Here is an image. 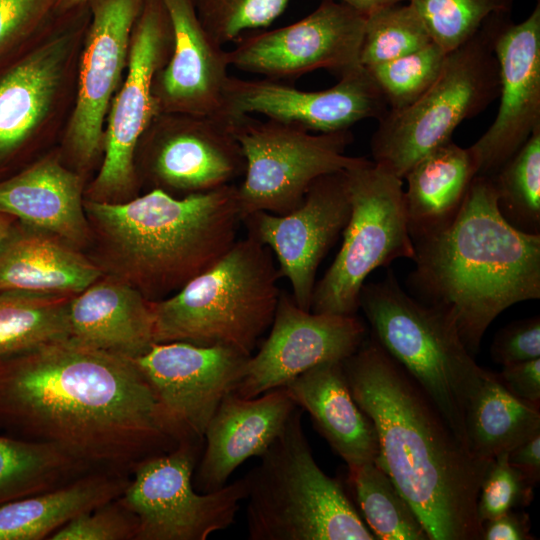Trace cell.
Here are the masks:
<instances>
[{
    "mask_svg": "<svg viewBox=\"0 0 540 540\" xmlns=\"http://www.w3.org/2000/svg\"><path fill=\"white\" fill-rule=\"evenodd\" d=\"M344 171L316 179L302 202L286 214L259 211L242 221L248 235L275 254L281 277L291 285L292 298L305 310L311 309L317 269L350 216Z\"/></svg>",
    "mask_w": 540,
    "mask_h": 540,
    "instance_id": "cell-16",
    "label": "cell"
},
{
    "mask_svg": "<svg viewBox=\"0 0 540 540\" xmlns=\"http://www.w3.org/2000/svg\"><path fill=\"white\" fill-rule=\"evenodd\" d=\"M533 487L508 461V452L497 455L488 465L477 501V518L482 525L510 510L527 506Z\"/></svg>",
    "mask_w": 540,
    "mask_h": 540,
    "instance_id": "cell-40",
    "label": "cell"
},
{
    "mask_svg": "<svg viewBox=\"0 0 540 540\" xmlns=\"http://www.w3.org/2000/svg\"><path fill=\"white\" fill-rule=\"evenodd\" d=\"M141 140L146 177L173 196L211 191L245 173L241 146L222 117L160 112Z\"/></svg>",
    "mask_w": 540,
    "mask_h": 540,
    "instance_id": "cell-15",
    "label": "cell"
},
{
    "mask_svg": "<svg viewBox=\"0 0 540 540\" xmlns=\"http://www.w3.org/2000/svg\"><path fill=\"white\" fill-rule=\"evenodd\" d=\"M0 213L76 248L89 240L82 180L54 156L0 180Z\"/></svg>",
    "mask_w": 540,
    "mask_h": 540,
    "instance_id": "cell-24",
    "label": "cell"
},
{
    "mask_svg": "<svg viewBox=\"0 0 540 540\" xmlns=\"http://www.w3.org/2000/svg\"><path fill=\"white\" fill-rule=\"evenodd\" d=\"M88 21L85 6L52 35L0 65V180L24 167L56 107L74 44Z\"/></svg>",
    "mask_w": 540,
    "mask_h": 540,
    "instance_id": "cell-13",
    "label": "cell"
},
{
    "mask_svg": "<svg viewBox=\"0 0 540 540\" xmlns=\"http://www.w3.org/2000/svg\"><path fill=\"white\" fill-rule=\"evenodd\" d=\"M246 475L250 540H375L343 486L314 459L297 407Z\"/></svg>",
    "mask_w": 540,
    "mask_h": 540,
    "instance_id": "cell-6",
    "label": "cell"
},
{
    "mask_svg": "<svg viewBox=\"0 0 540 540\" xmlns=\"http://www.w3.org/2000/svg\"><path fill=\"white\" fill-rule=\"evenodd\" d=\"M477 168L469 148L451 140L424 155L408 171L404 207L412 241L435 234L458 215Z\"/></svg>",
    "mask_w": 540,
    "mask_h": 540,
    "instance_id": "cell-28",
    "label": "cell"
},
{
    "mask_svg": "<svg viewBox=\"0 0 540 540\" xmlns=\"http://www.w3.org/2000/svg\"><path fill=\"white\" fill-rule=\"evenodd\" d=\"M113 473L77 477L50 490L0 505V540H40L80 514L117 499L129 484Z\"/></svg>",
    "mask_w": 540,
    "mask_h": 540,
    "instance_id": "cell-29",
    "label": "cell"
},
{
    "mask_svg": "<svg viewBox=\"0 0 540 540\" xmlns=\"http://www.w3.org/2000/svg\"><path fill=\"white\" fill-rule=\"evenodd\" d=\"M19 221L11 215L0 213V247L13 234Z\"/></svg>",
    "mask_w": 540,
    "mask_h": 540,
    "instance_id": "cell-47",
    "label": "cell"
},
{
    "mask_svg": "<svg viewBox=\"0 0 540 540\" xmlns=\"http://www.w3.org/2000/svg\"><path fill=\"white\" fill-rule=\"evenodd\" d=\"M529 515L524 511L510 510L483 524L482 537L484 540H530L534 539L529 533Z\"/></svg>",
    "mask_w": 540,
    "mask_h": 540,
    "instance_id": "cell-44",
    "label": "cell"
},
{
    "mask_svg": "<svg viewBox=\"0 0 540 540\" xmlns=\"http://www.w3.org/2000/svg\"><path fill=\"white\" fill-rule=\"evenodd\" d=\"M508 461L530 485L535 486L540 479V433L510 450Z\"/></svg>",
    "mask_w": 540,
    "mask_h": 540,
    "instance_id": "cell-45",
    "label": "cell"
},
{
    "mask_svg": "<svg viewBox=\"0 0 540 540\" xmlns=\"http://www.w3.org/2000/svg\"><path fill=\"white\" fill-rule=\"evenodd\" d=\"M359 308L372 336L423 389L467 447L466 409L485 369L477 365L453 324L408 294L392 271L379 282L364 284Z\"/></svg>",
    "mask_w": 540,
    "mask_h": 540,
    "instance_id": "cell-7",
    "label": "cell"
},
{
    "mask_svg": "<svg viewBox=\"0 0 540 540\" xmlns=\"http://www.w3.org/2000/svg\"><path fill=\"white\" fill-rule=\"evenodd\" d=\"M490 178L501 216L521 232L540 234V127Z\"/></svg>",
    "mask_w": 540,
    "mask_h": 540,
    "instance_id": "cell-34",
    "label": "cell"
},
{
    "mask_svg": "<svg viewBox=\"0 0 540 540\" xmlns=\"http://www.w3.org/2000/svg\"><path fill=\"white\" fill-rule=\"evenodd\" d=\"M203 441L187 439L143 459L118 497L137 519L135 540H206L230 527L246 499L245 476L212 492H196L193 475Z\"/></svg>",
    "mask_w": 540,
    "mask_h": 540,
    "instance_id": "cell-11",
    "label": "cell"
},
{
    "mask_svg": "<svg viewBox=\"0 0 540 540\" xmlns=\"http://www.w3.org/2000/svg\"><path fill=\"white\" fill-rule=\"evenodd\" d=\"M173 47V29L162 0H146L133 27L125 80L114 95L103 139V162L89 188L94 201L116 202L137 185L140 140L160 113L153 93L158 71Z\"/></svg>",
    "mask_w": 540,
    "mask_h": 540,
    "instance_id": "cell-12",
    "label": "cell"
},
{
    "mask_svg": "<svg viewBox=\"0 0 540 540\" xmlns=\"http://www.w3.org/2000/svg\"><path fill=\"white\" fill-rule=\"evenodd\" d=\"M344 3L360 13L368 16L369 14L397 3H402L407 0H333Z\"/></svg>",
    "mask_w": 540,
    "mask_h": 540,
    "instance_id": "cell-46",
    "label": "cell"
},
{
    "mask_svg": "<svg viewBox=\"0 0 540 540\" xmlns=\"http://www.w3.org/2000/svg\"><path fill=\"white\" fill-rule=\"evenodd\" d=\"M494 362L506 366L540 358V318L517 320L501 328L490 348Z\"/></svg>",
    "mask_w": 540,
    "mask_h": 540,
    "instance_id": "cell-42",
    "label": "cell"
},
{
    "mask_svg": "<svg viewBox=\"0 0 540 540\" xmlns=\"http://www.w3.org/2000/svg\"><path fill=\"white\" fill-rule=\"evenodd\" d=\"M413 244L414 297L440 311L472 355L500 313L540 298V234L501 216L490 177L476 175L453 222Z\"/></svg>",
    "mask_w": 540,
    "mask_h": 540,
    "instance_id": "cell-3",
    "label": "cell"
},
{
    "mask_svg": "<svg viewBox=\"0 0 540 540\" xmlns=\"http://www.w3.org/2000/svg\"><path fill=\"white\" fill-rule=\"evenodd\" d=\"M137 519L117 499L70 520L51 540H135Z\"/></svg>",
    "mask_w": 540,
    "mask_h": 540,
    "instance_id": "cell-41",
    "label": "cell"
},
{
    "mask_svg": "<svg viewBox=\"0 0 540 540\" xmlns=\"http://www.w3.org/2000/svg\"><path fill=\"white\" fill-rule=\"evenodd\" d=\"M102 277L71 299L70 337L135 359L155 344L151 301L119 276Z\"/></svg>",
    "mask_w": 540,
    "mask_h": 540,
    "instance_id": "cell-25",
    "label": "cell"
},
{
    "mask_svg": "<svg viewBox=\"0 0 540 540\" xmlns=\"http://www.w3.org/2000/svg\"><path fill=\"white\" fill-rule=\"evenodd\" d=\"M210 37L224 46L248 31L266 28L286 9L289 0H191Z\"/></svg>",
    "mask_w": 540,
    "mask_h": 540,
    "instance_id": "cell-38",
    "label": "cell"
},
{
    "mask_svg": "<svg viewBox=\"0 0 540 540\" xmlns=\"http://www.w3.org/2000/svg\"><path fill=\"white\" fill-rule=\"evenodd\" d=\"M512 12L490 15L465 43L447 53L429 88L412 104L388 110L371 138L373 162L404 179L424 155L451 140L457 126L499 96L496 36Z\"/></svg>",
    "mask_w": 540,
    "mask_h": 540,
    "instance_id": "cell-8",
    "label": "cell"
},
{
    "mask_svg": "<svg viewBox=\"0 0 540 540\" xmlns=\"http://www.w3.org/2000/svg\"><path fill=\"white\" fill-rule=\"evenodd\" d=\"M431 42L423 20L409 2L390 5L366 16L360 64L370 67L388 62Z\"/></svg>",
    "mask_w": 540,
    "mask_h": 540,
    "instance_id": "cell-35",
    "label": "cell"
},
{
    "mask_svg": "<svg viewBox=\"0 0 540 540\" xmlns=\"http://www.w3.org/2000/svg\"><path fill=\"white\" fill-rule=\"evenodd\" d=\"M447 53L431 42L388 62L364 67L380 89L388 110L403 109L416 101L439 74Z\"/></svg>",
    "mask_w": 540,
    "mask_h": 540,
    "instance_id": "cell-37",
    "label": "cell"
},
{
    "mask_svg": "<svg viewBox=\"0 0 540 540\" xmlns=\"http://www.w3.org/2000/svg\"><path fill=\"white\" fill-rule=\"evenodd\" d=\"M432 42L446 53L469 40L494 13L512 12L514 0H407Z\"/></svg>",
    "mask_w": 540,
    "mask_h": 540,
    "instance_id": "cell-36",
    "label": "cell"
},
{
    "mask_svg": "<svg viewBox=\"0 0 540 540\" xmlns=\"http://www.w3.org/2000/svg\"><path fill=\"white\" fill-rule=\"evenodd\" d=\"M297 407L285 386L248 399L226 395L205 430L194 488L206 493L225 486L244 461L266 451Z\"/></svg>",
    "mask_w": 540,
    "mask_h": 540,
    "instance_id": "cell-23",
    "label": "cell"
},
{
    "mask_svg": "<svg viewBox=\"0 0 540 540\" xmlns=\"http://www.w3.org/2000/svg\"><path fill=\"white\" fill-rule=\"evenodd\" d=\"M60 0H0V65L38 40L62 16Z\"/></svg>",
    "mask_w": 540,
    "mask_h": 540,
    "instance_id": "cell-39",
    "label": "cell"
},
{
    "mask_svg": "<svg viewBox=\"0 0 540 540\" xmlns=\"http://www.w3.org/2000/svg\"><path fill=\"white\" fill-rule=\"evenodd\" d=\"M146 0H87L89 21L66 142L82 164L103 151L104 122L127 68L131 35Z\"/></svg>",
    "mask_w": 540,
    "mask_h": 540,
    "instance_id": "cell-18",
    "label": "cell"
},
{
    "mask_svg": "<svg viewBox=\"0 0 540 540\" xmlns=\"http://www.w3.org/2000/svg\"><path fill=\"white\" fill-rule=\"evenodd\" d=\"M173 29V47L153 83L160 112L221 117L230 78L227 51L203 28L191 0H162Z\"/></svg>",
    "mask_w": 540,
    "mask_h": 540,
    "instance_id": "cell-22",
    "label": "cell"
},
{
    "mask_svg": "<svg viewBox=\"0 0 540 540\" xmlns=\"http://www.w3.org/2000/svg\"><path fill=\"white\" fill-rule=\"evenodd\" d=\"M348 483L376 540H429L412 506L376 460L348 467Z\"/></svg>",
    "mask_w": 540,
    "mask_h": 540,
    "instance_id": "cell-33",
    "label": "cell"
},
{
    "mask_svg": "<svg viewBox=\"0 0 540 540\" xmlns=\"http://www.w3.org/2000/svg\"><path fill=\"white\" fill-rule=\"evenodd\" d=\"M0 427L115 471L191 439L132 359L71 337L0 359Z\"/></svg>",
    "mask_w": 540,
    "mask_h": 540,
    "instance_id": "cell-1",
    "label": "cell"
},
{
    "mask_svg": "<svg viewBox=\"0 0 540 540\" xmlns=\"http://www.w3.org/2000/svg\"><path fill=\"white\" fill-rule=\"evenodd\" d=\"M496 374L503 387L515 397L540 404V358L502 366Z\"/></svg>",
    "mask_w": 540,
    "mask_h": 540,
    "instance_id": "cell-43",
    "label": "cell"
},
{
    "mask_svg": "<svg viewBox=\"0 0 540 540\" xmlns=\"http://www.w3.org/2000/svg\"><path fill=\"white\" fill-rule=\"evenodd\" d=\"M350 392L372 420L377 463L429 540H479L480 486L492 461L475 457L417 382L372 336L342 361Z\"/></svg>",
    "mask_w": 540,
    "mask_h": 540,
    "instance_id": "cell-2",
    "label": "cell"
},
{
    "mask_svg": "<svg viewBox=\"0 0 540 540\" xmlns=\"http://www.w3.org/2000/svg\"><path fill=\"white\" fill-rule=\"evenodd\" d=\"M366 16L333 0H322L290 25L238 39L227 51L237 70L283 81L326 69L343 73L362 66L360 49Z\"/></svg>",
    "mask_w": 540,
    "mask_h": 540,
    "instance_id": "cell-14",
    "label": "cell"
},
{
    "mask_svg": "<svg viewBox=\"0 0 540 540\" xmlns=\"http://www.w3.org/2000/svg\"><path fill=\"white\" fill-rule=\"evenodd\" d=\"M73 294L0 291V359L70 337Z\"/></svg>",
    "mask_w": 540,
    "mask_h": 540,
    "instance_id": "cell-31",
    "label": "cell"
},
{
    "mask_svg": "<svg viewBox=\"0 0 540 540\" xmlns=\"http://www.w3.org/2000/svg\"><path fill=\"white\" fill-rule=\"evenodd\" d=\"M88 468L53 444L0 434V505L58 487Z\"/></svg>",
    "mask_w": 540,
    "mask_h": 540,
    "instance_id": "cell-32",
    "label": "cell"
},
{
    "mask_svg": "<svg viewBox=\"0 0 540 540\" xmlns=\"http://www.w3.org/2000/svg\"><path fill=\"white\" fill-rule=\"evenodd\" d=\"M249 357L224 346L168 342L155 343L132 360L182 431L203 441L219 404L241 381Z\"/></svg>",
    "mask_w": 540,
    "mask_h": 540,
    "instance_id": "cell-20",
    "label": "cell"
},
{
    "mask_svg": "<svg viewBox=\"0 0 540 540\" xmlns=\"http://www.w3.org/2000/svg\"><path fill=\"white\" fill-rule=\"evenodd\" d=\"M285 387L348 467L376 459L379 444L374 424L354 400L342 361L318 364Z\"/></svg>",
    "mask_w": 540,
    "mask_h": 540,
    "instance_id": "cell-26",
    "label": "cell"
},
{
    "mask_svg": "<svg viewBox=\"0 0 540 540\" xmlns=\"http://www.w3.org/2000/svg\"><path fill=\"white\" fill-rule=\"evenodd\" d=\"M121 278L148 300L178 291L237 241V186L173 196L161 189L126 202L84 200ZM117 276V275H116Z\"/></svg>",
    "mask_w": 540,
    "mask_h": 540,
    "instance_id": "cell-4",
    "label": "cell"
},
{
    "mask_svg": "<svg viewBox=\"0 0 540 540\" xmlns=\"http://www.w3.org/2000/svg\"><path fill=\"white\" fill-rule=\"evenodd\" d=\"M102 276L76 248L20 222L0 247V291L76 295Z\"/></svg>",
    "mask_w": 540,
    "mask_h": 540,
    "instance_id": "cell-27",
    "label": "cell"
},
{
    "mask_svg": "<svg viewBox=\"0 0 540 540\" xmlns=\"http://www.w3.org/2000/svg\"><path fill=\"white\" fill-rule=\"evenodd\" d=\"M499 109L469 148L477 175L493 176L540 127V0L520 23L507 15L496 36Z\"/></svg>",
    "mask_w": 540,
    "mask_h": 540,
    "instance_id": "cell-21",
    "label": "cell"
},
{
    "mask_svg": "<svg viewBox=\"0 0 540 540\" xmlns=\"http://www.w3.org/2000/svg\"><path fill=\"white\" fill-rule=\"evenodd\" d=\"M280 277L268 247L250 235L237 240L175 294L150 302L154 343L224 346L251 356L272 323Z\"/></svg>",
    "mask_w": 540,
    "mask_h": 540,
    "instance_id": "cell-5",
    "label": "cell"
},
{
    "mask_svg": "<svg viewBox=\"0 0 540 540\" xmlns=\"http://www.w3.org/2000/svg\"><path fill=\"white\" fill-rule=\"evenodd\" d=\"M388 105L368 73L359 66L339 76L331 88L305 91L279 80L231 77L225 88L221 117L243 115L302 127L316 133L350 130L365 119L379 120Z\"/></svg>",
    "mask_w": 540,
    "mask_h": 540,
    "instance_id": "cell-17",
    "label": "cell"
},
{
    "mask_svg": "<svg viewBox=\"0 0 540 540\" xmlns=\"http://www.w3.org/2000/svg\"><path fill=\"white\" fill-rule=\"evenodd\" d=\"M540 433L539 406L508 392L485 370L465 414V440L477 458L491 461Z\"/></svg>",
    "mask_w": 540,
    "mask_h": 540,
    "instance_id": "cell-30",
    "label": "cell"
},
{
    "mask_svg": "<svg viewBox=\"0 0 540 540\" xmlns=\"http://www.w3.org/2000/svg\"><path fill=\"white\" fill-rule=\"evenodd\" d=\"M351 211L342 245L315 284L311 311L355 315L369 274L394 260H414L401 178L366 159L344 171Z\"/></svg>",
    "mask_w": 540,
    "mask_h": 540,
    "instance_id": "cell-9",
    "label": "cell"
},
{
    "mask_svg": "<svg viewBox=\"0 0 540 540\" xmlns=\"http://www.w3.org/2000/svg\"><path fill=\"white\" fill-rule=\"evenodd\" d=\"M229 121L246 163L237 186L242 221L259 211L286 214L302 202L316 179L366 160L345 153L353 141L350 130L316 133L252 115Z\"/></svg>",
    "mask_w": 540,
    "mask_h": 540,
    "instance_id": "cell-10",
    "label": "cell"
},
{
    "mask_svg": "<svg viewBox=\"0 0 540 540\" xmlns=\"http://www.w3.org/2000/svg\"><path fill=\"white\" fill-rule=\"evenodd\" d=\"M87 3V0H60L57 7V13L59 16H64L72 13Z\"/></svg>",
    "mask_w": 540,
    "mask_h": 540,
    "instance_id": "cell-48",
    "label": "cell"
},
{
    "mask_svg": "<svg viewBox=\"0 0 540 540\" xmlns=\"http://www.w3.org/2000/svg\"><path fill=\"white\" fill-rule=\"evenodd\" d=\"M271 330L247 361L234 393L254 398L285 386L310 368L352 355L366 336L355 315L316 313L299 307L291 295L280 293Z\"/></svg>",
    "mask_w": 540,
    "mask_h": 540,
    "instance_id": "cell-19",
    "label": "cell"
}]
</instances>
